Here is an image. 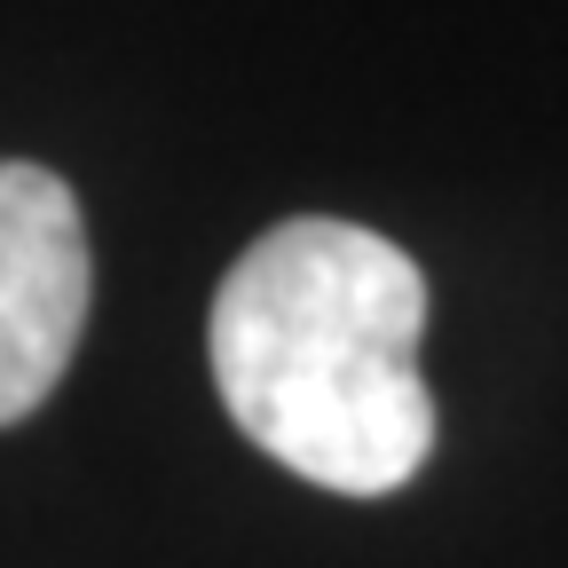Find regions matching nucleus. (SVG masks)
I'll use <instances>...</instances> for the list:
<instances>
[{
	"label": "nucleus",
	"mask_w": 568,
	"mask_h": 568,
	"mask_svg": "<svg viewBox=\"0 0 568 568\" xmlns=\"http://www.w3.org/2000/svg\"><path fill=\"white\" fill-rule=\"evenodd\" d=\"M418 332V261L364 222L301 213L237 253L205 316V355L253 450L316 489L387 497L435 450Z\"/></svg>",
	"instance_id": "f257e3e1"
},
{
	"label": "nucleus",
	"mask_w": 568,
	"mask_h": 568,
	"mask_svg": "<svg viewBox=\"0 0 568 568\" xmlns=\"http://www.w3.org/2000/svg\"><path fill=\"white\" fill-rule=\"evenodd\" d=\"M88 324V222L63 174L0 159V426L32 418Z\"/></svg>",
	"instance_id": "f03ea898"
}]
</instances>
